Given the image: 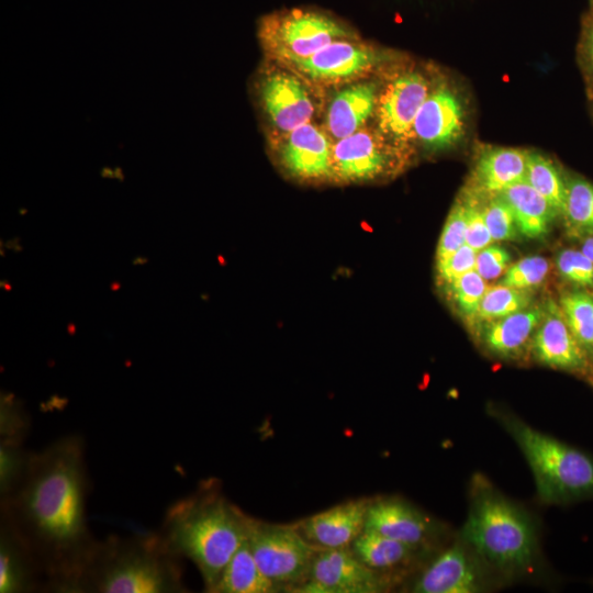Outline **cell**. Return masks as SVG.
<instances>
[{"instance_id": "cell-1", "label": "cell", "mask_w": 593, "mask_h": 593, "mask_svg": "<svg viewBox=\"0 0 593 593\" xmlns=\"http://www.w3.org/2000/svg\"><path fill=\"white\" fill-rule=\"evenodd\" d=\"M88 492L83 439L68 435L32 452L23 480L1 500V518L30 549L46 591L74 593L97 544L87 522Z\"/></svg>"}, {"instance_id": "cell-2", "label": "cell", "mask_w": 593, "mask_h": 593, "mask_svg": "<svg viewBox=\"0 0 593 593\" xmlns=\"http://www.w3.org/2000/svg\"><path fill=\"white\" fill-rule=\"evenodd\" d=\"M249 518L213 481L172 503L159 533L176 555L197 567L205 591L213 593L227 562L247 538Z\"/></svg>"}, {"instance_id": "cell-3", "label": "cell", "mask_w": 593, "mask_h": 593, "mask_svg": "<svg viewBox=\"0 0 593 593\" xmlns=\"http://www.w3.org/2000/svg\"><path fill=\"white\" fill-rule=\"evenodd\" d=\"M501 582L533 574L539 562L534 517L483 474L470 482L469 508L459 535Z\"/></svg>"}, {"instance_id": "cell-4", "label": "cell", "mask_w": 593, "mask_h": 593, "mask_svg": "<svg viewBox=\"0 0 593 593\" xmlns=\"http://www.w3.org/2000/svg\"><path fill=\"white\" fill-rule=\"evenodd\" d=\"M180 557L160 533L97 540L74 593H181Z\"/></svg>"}, {"instance_id": "cell-5", "label": "cell", "mask_w": 593, "mask_h": 593, "mask_svg": "<svg viewBox=\"0 0 593 593\" xmlns=\"http://www.w3.org/2000/svg\"><path fill=\"white\" fill-rule=\"evenodd\" d=\"M492 413L523 452L542 503L566 504L593 497V457L512 413Z\"/></svg>"}, {"instance_id": "cell-6", "label": "cell", "mask_w": 593, "mask_h": 593, "mask_svg": "<svg viewBox=\"0 0 593 593\" xmlns=\"http://www.w3.org/2000/svg\"><path fill=\"white\" fill-rule=\"evenodd\" d=\"M247 542L260 569L279 592H295L306 581L320 548L294 524H272L250 516Z\"/></svg>"}, {"instance_id": "cell-7", "label": "cell", "mask_w": 593, "mask_h": 593, "mask_svg": "<svg viewBox=\"0 0 593 593\" xmlns=\"http://www.w3.org/2000/svg\"><path fill=\"white\" fill-rule=\"evenodd\" d=\"M259 37L271 56L290 65L334 41L351 37V32L327 13L290 9L264 16Z\"/></svg>"}, {"instance_id": "cell-8", "label": "cell", "mask_w": 593, "mask_h": 593, "mask_svg": "<svg viewBox=\"0 0 593 593\" xmlns=\"http://www.w3.org/2000/svg\"><path fill=\"white\" fill-rule=\"evenodd\" d=\"M501 583L478 555L458 536L444 545L406 582L413 593H478Z\"/></svg>"}, {"instance_id": "cell-9", "label": "cell", "mask_w": 593, "mask_h": 593, "mask_svg": "<svg viewBox=\"0 0 593 593\" xmlns=\"http://www.w3.org/2000/svg\"><path fill=\"white\" fill-rule=\"evenodd\" d=\"M394 588L347 547L318 549L309 577L296 593H382Z\"/></svg>"}, {"instance_id": "cell-10", "label": "cell", "mask_w": 593, "mask_h": 593, "mask_svg": "<svg viewBox=\"0 0 593 593\" xmlns=\"http://www.w3.org/2000/svg\"><path fill=\"white\" fill-rule=\"evenodd\" d=\"M365 529L433 552L444 546L440 523L400 496L371 497Z\"/></svg>"}, {"instance_id": "cell-11", "label": "cell", "mask_w": 593, "mask_h": 593, "mask_svg": "<svg viewBox=\"0 0 593 593\" xmlns=\"http://www.w3.org/2000/svg\"><path fill=\"white\" fill-rule=\"evenodd\" d=\"M395 167L392 152L368 131L337 139L332 147L331 182H369L392 174Z\"/></svg>"}, {"instance_id": "cell-12", "label": "cell", "mask_w": 593, "mask_h": 593, "mask_svg": "<svg viewBox=\"0 0 593 593\" xmlns=\"http://www.w3.org/2000/svg\"><path fill=\"white\" fill-rule=\"evenodd\" d=\"M350 549L367 567L390 580L395 588L407 582L433 556V551L363 529Z\"/></svg>"}, {"instance_id": "cell-13", "label": "cell", "mask_w": 593, "mask_h": 593, "mask_svg": "<svg viewBox=\"0 0 593 593\" xmlns=\"http://www.w3.org/2000/svg\"><path fill=\"white\" fill-rule=\"evenodd\" d=\"M332 147L327 135L309 122L287 133L278 150V161L298 181H331Z\"/></svg>"}, {"instance_id": "cell-14", "label": "cell", "mask_w": 593, "mask_h": 593, "mask_svg": "<svg viewBox=\"0 0 593 593\" xmlns=\"http://www.w3.org/2000/svg\"><path fill=\"white\" fill-rule=\"evenodd\" d=\"M428 82L417 72L393 79L378 98L377 116L381 132L396 143L413 136L416 114L428 97Z\"/></svg>"}, {"instance_id": "cell-15", "label": "cell", "mask_w": 593, "mask_h": 593, "mask_svg": "<svg viewBox=\"0 0 593 593\" xmlns=\"http://www.w3.org/2000/svg\"><path fill=\"white\" fill-rule=\"evenodd\" d=\"M377 60L373 49L349 37L334 41L310 57L289 66L312 80L335 83L363 75Z\"/></svg>"}, {"instance_id": "cell-16", "label": "cell", "mask_w": 593, "mask_h": 593, "mask_svg": "<svg viewBox=\"0 0 593 593\" xmlns=\"http://www.w3.org/2000/svg\"><path fill=\"white\" fill-rule=\"evenodd\" d=\"M370 500H348L294 525L309 542L320 549L347 548L365 529Z\"/></svg>"}, {"instance_id": "cell-17", "label": "cell", "mask_w": 593, "mask_h": 593, "mask_svg": "<svg viewBox=\"0 0 593 593\" xmlns=\"http://www.w3.org/2000/svg\"><path fill=\"white\" fill-rule=\"evenodd\" d=\"M534 358L541 365L567 371H583L588 355L570 331L560 306L548 302L530 345Z\"/></svg>"}, {"instance_id": "cell-18", "label": "cell", "mask_w": 593, "mask_h": 593, "mask_svg": "<svg viewBox=\"0 0 593 593\" xmlns=\"http://www.w3.org/2000/svg\"><path fill=\"white\" fill-rule=\"evenodd\" d=\"M260 96L272 124L284 133L309 123L314 113L313 102L302 82L287 72L267 76Z\"/></svg>"}, {"instance_id": "cell-19", "label": "cell", "mask_w": 593, "mask_h": 593, "mask_svg": "<svg viewBox=\"0 0 593 593\" xmlns=\"http://www.w3.org/2000/svg\"><path fill=\"white\" fill-rule=\"evenodd\" d=\"M544 313L545 310L540 307H527L474 328L489 354L500 359L517 360L530 349Z\"/></svg>"}, {"instance_id": "cell-20", "label": "cell", "mask_w": 593, "mask_h": 593, "mask_svg": "<svg viewBox=\"0 0 593 593\" xmlns=\"http://www.w3.org/2000/svg\"><path fill=\"white\" fill-rule=\"evenodd\" d=\"M463 111L457 97L440 88L428 94L413 124V136L430 149L454 144L462 134Z\"/></svg>"}, {"instance_id": "cell-21", "label": "cell", "mask_w": 593, "mask_h": 593, "mask_svg": "<svg viewBox=\"0 0 593 593\" xmlns=\"http://www.w3.org/2000/svg\"><path fill=\"white\" fill-rule=\"evenodd\" d=\"M45 589L44 577L30 549L16 532L1 518L0 592L30 593Z\"/></svg>"}, {"instance_id": "cell-22", "label": "cell", "mask_w": 593, "mask_h": 593, "mask_svg": "<svg viewBox=\"0 0 593 593\" xmlns=\"http://www.w3.org/2000/svg\"><path fill=\"white\" fill-rule=\"evenodd\" d=\"M377 88L371 82L351 85L332 99L326 114L328 133L337 141L359 131L377 107Z\"/></svg>"}, {"instance_id": "cell-23", "label": "cell", "mask_w": 593, "mask_h": 593, "mask_svg": "<svg viewBox=\"0 0 593 593\" xmlns=\"http://www.w3.org/2000/svg\"><path fill=\"white\" fill-rule=\"evenodd\" d=\"M527 156L528 153L518 148L494 147L484 150L479 156L473 171L477 188L492 195L524 181Z\"/></svg>"}, {"instance_id": "cell-24", "label": "cell", "mask_w": 593, "mask_h": 593, "mask_svg": "<svg viewBox=\"0 0 593 593\" xmlns=\"http://www.w3.org/2000/svg\"><path fill=\"white\" fill-rule=\"evenodd\" d=\"M501 195L510 205L521 235L534 239L548 234L558 214L525 180L506 188Z\"/></svg>"}, {"instance_id": "cell-25", "label": "cell", "mask_w": 593, "mask_h": 593, "mask_svg": "<svg viewBox=\"0 0 593 593\" xmlns=\"http://www.w3.org/2000/svg\"><path fill=\"white\" fill-rule=\"evenodd\" d=\"M275 584L260 571L246 540L227 562L213 593H277Z\"/></svg>"}, {"instance_id": "cell-26", "label": "cell", "mask_w": 593, "mask_h": 593, "mask_svg": "<svg viewBox=\"0 0 593 593\" xmlns=\"http://www.w3.org/2000/svg\"><path fill=\"white\" fill-rule=\"evenodd\" d=\"M525 181L548 201L558 215H562L567 181L550 159L537 153H529Z\"/></svg>"}, {"instance_id": "cell-27", "label": "cell", "mask_w": 593, "mask_h": 593, "mask_svg": "<svg viewBox=\"0 0 593 593\" xmlns=\"http://www.w3.org/2000/svg\"><path fill=\"white\" fill-rule=\"evenodd\" d=\"M533 294L529 290L497 283L488 287L479 304L472 326L491 322L530 306Z\"/></svg>"}, {"instance_id": "cell-28", "label": "cell", "mask_w": 593, "mask_h": 593, "mask_svg": "<svg viewBox=\"0 0 593 593\" xmlns=\"http://www.w3.org/2000/svg\"><path fill=\"white\" fill-rule=\"evenodd\" d=\"M569 233H593V183L574 178L567 181L566 202L562 212Z\"/></svg>"}, {"instance_id": "cell-29", "label": "cell", "mask_w": 593, "mask_h": 593, "mask_svg": "<svg viewBox=\"0 0 593 593\" xmlns=\"http://www.w3.org/2000/svg\"><path fill=\"white\" fill-rule=\"evenodd\" d=\"M560 309L586 355H593V296L583 291L567 292L560 298Z\"/></svg>"}, {"instance_id": "cell-30", "label": "cell", "mask_w": 593, "mask_h": 593, "mask_svg": "<svg viewBox=\"0 0 593 593\" xmlns=\"http://www.w3.org/2000/svg\"><path fill=\"white\" fill-rule=\"evenodd\" d=\"M32 452L23 448V443L0 440V495L9 496L23 480Z\"/></svg>"}, {"instance_id": "cell-31", "label": "cell", "mask_w": 593, "mask_h": 593, "mask_svg": "<svg viewBox=\"0 0 593 593\" xmlns=\"http://www.w3.org/2000/svg\"><path fill=\"white\" fill-rule=\"evenodd\" d=\"M457 312L472 323L488 284L474 269L465 273L447 287Z\"/></svg>"}, {"instance_id": "cell-32", "label": "cell", "mask_w": 593, "mask_h": 593, "mask_svg": "<svg viewBox=\"0 0 593 593\" xmlns=\"http://www.w3.org/2000/svg\"><path fill=\"white\" fill-rule=\"evenodd\" d=\"M549 272V262L541 256H527L508 266L499 283L530 290L540 286Z\"/></svg>"}, {"instance_id": "cell-33", "label": "cell", "mask_w": 593, "mask_h": 593, "mask_svg": "<svg viewBox=\"0 0 593 593\" xmlns=\"http://www.w3.org/2000/svg\"><path fill=\"white\" fill-rule=\"evenodd\" d=\"M483 217L494 242L516 239L519 232L513 212L501 195L492 194L482 205Z\"/></svg>"}, {"instance_id": "cell-34", "label": "cell", "mask_w": 593, "mask_h": 593, "mask_svg": "<svg viewBox=\"0 0 593 593\" xmlns=\"http://www.w3.org/2000/svg\"><path fill=\"white\" fill-rule=\"evenodd\" d=\"M467 211L462 201L451 208L436 250V265L441 264L466 244Z\"/></svg>"}, {"instance_id": "cell-35", "label": "cell", "mask_w": 593, "mask_h": 593, "mask_svg": "<svg viewBox=\"0 0 593 593\" xmlns=\"http://www.w3.org/2000/svg\"><path fill=\"white\" fill-rule=\"evenodd\" d=\"M556 266L567 281L581 287H593V262L582 250L566 248L558 253Z\"/></svg>"}, {"instance_id": "cell-36", "label": "cell", "mask_w": 593, "mask_h": 593, "mask_svg": "<svg viewBox=\"0 0 593 593\" xmlns=\"http://www.w3.org/2000/svg\"><path fill=\"white\" fill-rule=\"evenodd\" d=\"M467 211L466 245L480 251L494 240L485 224L482 205L472 195L463 199Z\"/></svg>"}, {"instance_id": "cell-37", "label": "cell", "mask_w": 593, "mask_h": 593, "mask_svg": "<svg viewBox=\"0 0 593 593\" xmlns=\"http://www.w3.org/2000/svg\"><path fill=\"white\" fill-rule=\"evenodd\" d=\"M30 421L21 406L2 398L0 410V440L24 441Z\"/></svg>"}, {"instance_id": "cell-38", "label": "cell", "mask_w": 593, "mask_h": 593, "mask_svg": "<svg viewBox=\"0 0 593 593\" xmlns=\"http://www.w3.org/2000/svg\"><path fill=\"white\" fill-rule=\"evenodd\" d=\"M477 253L465 244L445 261L436 265L439 282L447 287L465 273L473 270Z\"/></svg>"}, {"instance_id": "cell-39", "label": "cell", "mask_w": 593, "mask_h": 593, "mask_svg": "<svg viewBox=\"0 0 593 593\" xmlns=\"http://www.w3.org/2000/svg\"><path fill=\"white\" fill-rule=\"evenodd\" d=\"M510 253L502 246L489 245L477 253L474 270L484 279L493 280L508 268Z\"/></svg>"}, {"instance_id": "cell-40", "label": "cell", "mask_w": 593, "mask_h": 593, "mask_svg": "<svg viewBox=\"0 0 593 593\" xmlns=\"http://www.w3.org/2000/svg\"><path fill=\"white\" fill-rule=\"evenodd\" d=\"M582 55L586 70L593 78V23L588 26L584 33L582 42Z\"/></svg>"}, {"instance_id": "cell-41", "label": "cell", "mask_w": 593, "mask_h": 593, "mask_svg": "<svg viewBox=\"0 0 593 593\" xmlns=\"http://www.w3.org/2000/svg\"><path fill=\"white\" fill-rule=\"evenodd\" d=\"M581 250L593 262V233L585 237Z\"/></svg>"}]
</instances>
